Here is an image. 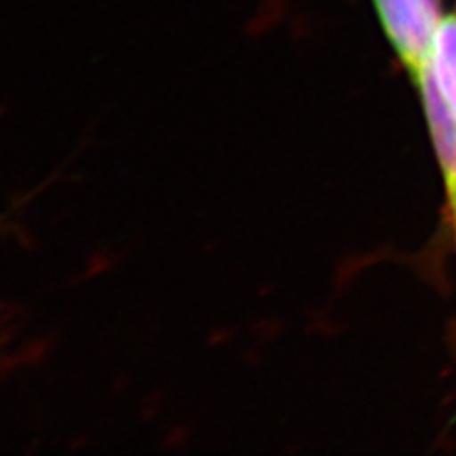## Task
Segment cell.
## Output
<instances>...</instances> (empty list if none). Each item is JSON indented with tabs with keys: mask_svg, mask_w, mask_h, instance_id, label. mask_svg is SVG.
I'll use <instances>...</instances> for the list:
<instances>
[{
	"mask_svg": "<svg viewBox=\"0 0 456 456\" xmlns=\"http://www.w3.org/2000/svg\"><path fill=\"white\" fill-rule=\"evenodd\" d=\"M422 73L432 80L456 117V16L445 18L441 23Z\"/></svg>",
	"mask_w": 456,
	"mask_h": 456,
	"instance_id": "3957f363",
	"label": "cell"
},
{
	"mask_svg": "<svg viewBox=\"0 0 456 456\" xmlns=\"http://www.w3.org/2000/svg\"><path fill=\"white\" fill-rule=\"evenodd\" d=\"M417 84L424 99V109L428 120H430V130L434 135L441 167H444L456 217V117L437 94L432 80L424 73L419 77Z\"/></svg>",
	"mask_w": 456,
	"mask_h": 456,
	"instance_id": "7a4b0ae2",
	"label": "cell"
},
{
	"mask_svg": "<svg viewBox=\"0 0 456 456\" xmlns=\"http://www.w3.org/2000/svg\"><path fill=\"white\" fill-rule=\"evenodd\" d=\"M384 35L411 73L419 80L430 57L434 38L444 23V0H370Z\"/></svg>",
	"mask_w": 456,
	"mask_h": 456,
	"instance_id": "6da1fadb",
	"label": "cell"
}]
</instances>
